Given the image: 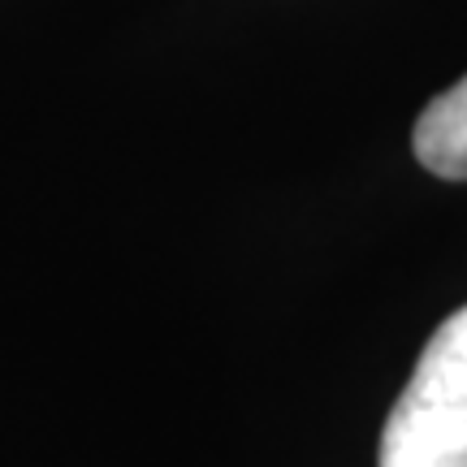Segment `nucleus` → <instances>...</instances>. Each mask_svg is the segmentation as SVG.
I'll return each mask as SVG.
<instances>
[{"instance_id": "f257e3e1", "label": "nucleus", "mask_w": 467, "mask_h": 467, "mask_svg": "<svg viewBox=\"0 0 467 467\" xmlns=\"http://www.w3.org/2000/svg\"><path fill=\"white\" fill-rule=\"evenodd\" d=\"M377 467H467V307L429 337L385 420Z\"/></svg>"}, {"instance_id": "f03ea898", "label": "nucleus", "mask_w": 467, "mask_h": 467, "mask_svg": "<svg viewBox=\"0 0 467 467\" xmlns=\"http://www.w3.org/2000/svg\"><path fill=\"white\" fill-rule=\"evenodd\" d=\"M416 156L420 165L446 178V182H467V78L441 91L416 121Z\"/></svg>"}]
</instances>
